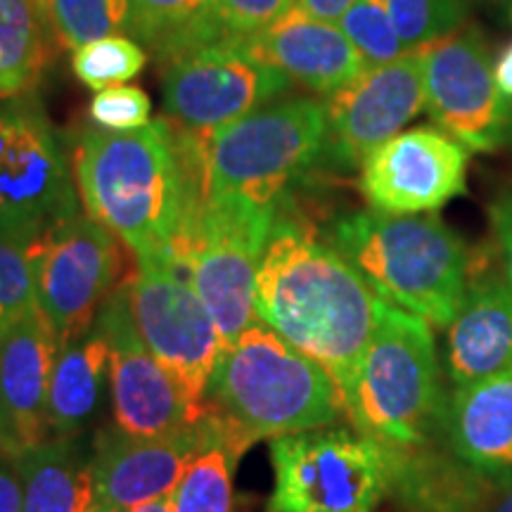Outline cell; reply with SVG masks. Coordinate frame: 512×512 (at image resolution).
Wrapping results in <instances>:
<instances>
[{
	"instance_id": "cell-15",
	"label": "cell",
	"mask_w": 512,
	"mask_h": 512,
	"mask_svg": "<svg viewBox=\"0 0 512 512\" xmlns=\"http://www.w3.org/2000/svg\"><path fill=\"white\" fill-rule=\"evenodd\" d=\"M219 444L228 441L211 415L159 437H133L119 427L102 432L93 446V505L102 512H128L174 494L192 460Z\"/></svg>"
},
{
	"instance_id": "cell-42",
	"label": "cell",
	"mask_w": 512,
	"mask_h": 512,
	"mask_svg": "<svg viewBox=\"0 0 512 512\" xmlns=\"http://www.w3.org/2000/svg\"><path fill=\"white\" fill-rule=\"evenodd\" d=\"M86 512H102V510H100V508H95V505H91V508H88Z\"/></svg>"
},
{
	"instance_id": "cell-39",
	"label": "cell",
	"mask_w": 512,
	"mask_h": 512,
	"mask_svg": "<svg viewBox=\"0 0 512 512\" xmlns=\"http://www.w3.org/2000/svg\"><path fill=\"white\" fill-rule=\"evenodd\" d=\"M503 496L498 498L491 512H512V482L508 486H503Z\"/></svg>"
},
{
	"instance_id": "cell-33",
	"label": "cell",
	"mask_w": 512,
	"mask_h": 512,
	"mask_svg": "<svg viewBox=\"0 0 512 512\" xmlns=\"http://www.w3.org/2000/svg\"><path fill=\"white\" fill-rule=\"evenodd\" d=\"M88 112H91L95 124L105 131H136V128L150 124L152 102L143 88L114 86L95 93Z\"/></svg>"
},
{
	"instance_id": "cell-20",
	"label": "cell",
	"mask_w": 512,
	"mask_h": 512,
	"mask_svg": "<svg viewBox=\"0 0 512 512\" xmlns=\"http://www.w3.org/2000/svg\"><path fill=\"white\" fill-rule=\"evenodd\" d=\"M441 432L460 463L489 479L512 482V370L446 396Z\"/></svg>"
},
{
	"instance_id": "cell-22",
	"label": "cell",
	"mask_w": 512,
	"mask_h": 512,
	"mask_svg": "<svg viewBox=\"0 0 512 512\" xmlns=\"http://www.w3.org/2000/svg\"><path fill=\"white\" fill-rule=\"evenodd\" d=\"M110 384V347L95 328L60 344L48 389V422L53 437H79L98 418Z\"/></svg>"
},
{
	"instance_id": "cell-11",
	"label": "cell",
	"mask_w": 512,
	"mask_h": 512,
	"mask_svg": "<svg viewBox=\"0 0 512 512\" xmlns=\"http://www.w3.org/2000/svg\"><path fill=\"white\" fill-rule=\"evenodd\" d=\"M117 240L91 216L76 214L29 245L36 302L60 344L91 332L102 304L119 287L124 256Z\"/></svg>"
},
{
	"instance_id": "cell-8",
	"label": "cell",
	"mask_w": 512,
	"mask_h": 512,
	"mask_svg": "<svg viewBox=\"0 0 512 512\" xmlns=\"http://www.w3.org/2000/svg\"><path fill=\"white\" fill-rule=\"evenodd\" d=\"M278 209L209 202L178 240L174 259L207 306L223 349L256 323L254 290Z\"/></svg>"
},
{
	"instance_id": "cell-13",
	"label": "cell",
	"mask_w": 512,
	"mask_h": 512,
	"mask_svg": "<svg viewBox=\"0 0 512 512\" xmlns=\"http://www.w3.org/2000/svg\"><path fill=\"white\" fill-rule=\"evenodd\" d=\"M418 50L425 107L448 136L472 152L512 147V98L498 86L482 38L463 31Z\"/></svg>"
},
{
	"instance_id": "cell-1",
	"label": "cell",
	"mask_w": 512,
	"mask_h": 512,
	"mask_svg": "<svg viewBox=\"0 0 512 512\" xmlns=\"http://www.w3.org/2000/svg\"><path fill=\"white\" fill-rule=\"evenodd\" d=\"M384 299L313 228L275 216L259 271L256 318L328 370L342 406L380 323Z\"/></svg>"
},
{
	"instance_id": "cell-23",
	"label": "cell",
	"mask_w": 512,
	"mask_h": 512,
	"mask_svg": "<svg viewBox=\"0 0 512 512\" xmlns=\"http://www.w3.org/2000/svg\"><path fill=\"white\" fill-rule=\"evenodd\" d=\"M22 512H86L95 501L93 453L79 437H53L15 460Z\"/></svg>"
},
{
	"instance_id": "cell-34",
	"label": "cell",
	"mask_w": 512,
	"mask_h": 512,
	"mask_svg": "<svg viewBox=\"0 0 512 512\" xmlns=\"http://www.w3.org/2000/svg\"><path fill=\"white\" fill-rule=\"evenodd\" d=\"M491 223H494L503 278L512 292V192L491 207Z\"/></svg>"
},
{
	"instance_id": "cell-19",
	"label": "cell",
	"mask_w": 512,
	"mask_h": 512,
	"mask_svg": "<svg viewBox=\"0 0 512 512\" xmlns=\"http://www.w3.org/2000/svg\"><path fill=\"white\" fill-rule=\"evenodd\" d=\"M245 46L256 60L313 93H335L368 67L339 24L297 10H287Z\"/></svg>"
},
{
	"instance_id": "cell-17",
	"label": "cell",
	"mask_w": 512,
	"mask_h": 512,
	"mask_svg": "<svg viewBox=\"0 0 512 512\" xmlns=\"http://www.w3.org/2000/svg\"><path fill=\"white\" fill-rule=\"evenodd\" d=\"M465 176V147L448 133L420 126L389 138L363 159L361 192L380 214H432L463 195Z\"/></svg>"
},
{
	"instance_id": "cell-6",
	"label": "cell",
	"mask_w": 512,
	"mask_h": 512,
	"mask_svg": "<svg viewBox=\"0 0 512 512\" xmlns=\"http://www.w3.org/2000/svg\"><path fill=\"white\" fill-rule=\"evenodd\" d=\"M325 105L292 98L249 112L202 140L204 204L278 209L285 190L323 155Z\"/></svg>"
},
{
	"instance_id": "cell-35",
	"label": "cell",
	"mask_w": 512,
	"mask_h": 512,
	"mask_svg": "<svg viewBox=\"0 0 512 512\" xmlns=\"http://www.w3.org/2000/svg\"><path fill=\"white\" fill-rule=\"evenodd\" d=\"M354 3L356 0H292L290 10H297L313 19H323V22H339Z\"/></svg>"
},
{
	"instance_id": "cell-25",
	"label": "cell",
	"mask_w": 512,
	"mask_h": 512,
	"mask_svg": "<svg viewBox=\"0 0 512 512\" xmlns=\"http://www.w3.org/2000/svg\"><path fill=\"white\" fill-rule=\"evenodd\" d=\"M216 0H131V31L166 64L190 50L214 46L211 12Z\"/></svg>"
},
{
	"instance_id": "cell-12",
	"label": "cell",
	"mask_w": 512,
	"mask_h": 512,
	"mask_svg": "<svg viewBox=\"0 0 512 512\" xmlns=\"http://www.w3.org/2000/svg\"><path fill=\"white\" fill-rule=\"evenodd\" d=\"M290 79L249 53L245 43H214L166 62L162 95L171 124L209 138L290 88Z\"/></svg>"
},
{
	"instance_id": "cell-14",
	"label": "cell",
	"mask_w": 512,
	"mask_h": 512,
	"mask_svg": "<svg viewBox=\"0 0 512 512\" xmlns=\"http://www.w3.org/2000/svg\"><path fill=\"white\" fill-rule=\"evenodd\" d=\"M110 347L114 425L133 437H159L197 425L209 408L195 406L140 337L126 283L110 294L95 318Z\"/></svg>"
},
{
	"instance_id": "cell-28",
	"label": "cell",
	"mask_w": 512,
	"mask_h": 512,
	"mask_svg": "<svg viewBox=\"0 0 512 512\" xmlns=\"http://www.w3.org/2000/svg\"><path fill=\"white\" fill-rule=\"evenodd\" d=\"M147 62L145 50L128 36H107L88 43L72 55V69L83 86L93 91L126 83L143 72Z\"/></svg>"
},
{
	"instance_id": "cell-10",
	"label": "cell",
	"mask_w": 512,
	"mask_h": 512,
	"mask_svg": "<svg viewBox=\"0 0 512 512\" xmlns=\"http://www.w3.org/2000/svg\"><path fill=\"white\" fill-rule=\"evenodd\" d=\"M128 304L147 349L169 370L195 406L223 351L221 332L176 259H140L126 280Z\"/></svg>"
},
{
	"instance_id": "cell-24",
	"label": "cell",
	"mask_w": 512,
	"mask_h": 512,
	"mask_svg": "<svg viewBox=\"0 0 512 512\" xmlns=\"http://www.w3.org/2000/svg\"><path fill=\"white\" fill-rule=\"evenodd\" d=\"M48 19L36 0H0V100L34 91L48 64Z\"/></svg>"
},
{
	"instance_id": "cell-4",
	"label": "cell",
	"mask_w": 512,
	"mask_h": 512,
	"mask_svg": "<svg viewBox=\"0 0 512 512\" xmlns=\"http://www.w3.org/2000/svg\"><path fill=\"white\" fill-rule=\"evenodd\" d=\"M330 245L380 299L434 328H448L463 306L470 278L467 249L439 216L349 214L335 221Z\"/></svg>"
},
{
	"instance_id": "cell-16",
	"label": "cell",
	"mask_w": 512,
	"mask_h": 512,
	"mask_svg": "<svg viewBox=\"0 0 512 512\" xmlns=\"http://www.w3.org/2000/svg\"><path fill=\"white\" fill-rule=\"evenodd\" d=\"M325 105L323 152L339 166L363 164L370 152L399 136L425 110L420 50L401 60L366 67L349 86L330 93Z\"/></svg>"
},
{
	"instance_id": "cell-31",
	"label": "cell",
	"mask_w": 512,
	"mask_h": 512,
	"mask_svg": "<svg viewBox=\"0 0 512 512\" xmlns=\"http://www.w3.org/2000/svg\"><path fill=\"white\" fill-rule=\"evenodd\" d=\"M36 280L29 247L0 240V335L34 309Z\"/></svg>"
},
{
	"instance_id": "cell-41",
	"label": "cell",
	"mask_w": 512,
	"mask_h": 512,
	"mask_svg": "<svg viewBox=\"0 0 512 512\" xmlns=\"http://www.w3.org/2000/svg\"><path fill=\"white\" fill-rule=\"evenodd\" d=\"M36 5H38V8H41V12H43V5H46V0H36Z\"/></svg>"
},
{
	"instance_id": "cell-21",
	"label": "cell",
	"mask_w": 512,
	"mask_h": 512,
	"mask_svg": "<svg viewBox=\"0 0 512 512\" xmlns=\"http://www.w3.org/2000/svg\"><path fill=\"white\" fill-rule=\"evenodd\" d=\"M446 330V373L453 387L512 370V292L503 273L482 268L470 275L463 306Z\"/></svg>"
},
{
	"instance_id": "cell-7",
	"label": "cell",
	"mask_w": 512,
	"mask_h": 512,
	"mask_svg": "<svg viewBox=\"0 0 512 512\" xmlns=\"http://www.w3.org/2000/svg\"><path fill=\"white\" fill-rule=\"evenodd\" d=\"M271 460L266 512H375L394 489L396 448L342 427L273 439Z\"/></svg>"
},
{
	"instance_id": "cell-5",
	"label": "cell",
	"mask_w": 512,
	"mask_h": 512,
	"mask_svg": "<svg viewBox=\"0 0 512 512\" xmlns=\"http://www.w3.org/2000/svg\"><path fill=\"white\" fill-rule=\"evenodd\" d=\"M444 408L432 325L384 304L358 363L344 415L366 437L392 448H415L441 430Z\"/></svg>"
},
{
	"instance_id": "cell-30",
	"label": "cell",
	"mask_w": 512,
	"mask_h": 512,
	"mask_svg": "<svg viewBox=\"0 0 512 512\" xmlns=\"http://www.w3.org/2000/svg\"><path fill=\"white\" fill-rule=\"evenodd\" d=\"M384 5L408 50L453 34L465 15L463 0H384Z\"/></svg>"
},
{
	"instance_id": "cell-18",
	"label": "cell",
	"mask_w": 512,
	"mask_h": 512,
	"mask_svg": "<svg viewBox=\"0 0 512 512\" xmlns=\"http://www.w3.org/2000/svg\"><path fill=\"white\" fill-rule=\"evenodd\" d=\"M60 337L34 306L0 335V420L15 458L53 439L48 422V389Z\"/></svg>"
},
{
	"instance_id": "cell-9",
	"label": "cell",
	"mask_w": 512,
	"mask_h": 512,
	"mask_svg": "<svg viewBox=\"0 0 512 512\" xmlns=\"http://www.w3.org/2000/svg\"><path fill=\"white\" fill-rule=\"evenodd\" d=\"M76 214L67 155L43 107L0 100V240L29 247Z\"/></svg>"
},
{
	"instance_id": "cell-2",
	"label": "cell",
	"mask_w": 512,
	"mask_h": 512,
	"mask_svg": "<svg viewBox=\"0 0 512 512\" xmlns=\"http://www.w3.org/2000/svg\"><path fill=\"white\" fill-rule=\"evenodd\" d=\"M74 178L88 216L138 261L174 259L204 204L200 147L164 119L136 131H86L74 152Z\"/></svg>"
},
{
	"instance_id": "cell-32",
	"label": "cell",
	"mask_w": 512,
	"mask_h": 512,
	"mask_svg": "<svg viewBox=\"0 0 512 512\" xmlns=\"http://www.w3.org/2000/svg\"><path fill=\"white\" fill-rule=\"evenodd\" d=\"M292 0H216L211 12L219 43H247L290 10Z\"/></svg>"
},
{
	"instance_id": "cell-29",
	"label": "cell",
	"mask_w": 512,
	"mask_h": 512,
	"mask_svg": "<svg viewBox=\"0 0 512 512\" xmlns=\"http://www.w3.org/2000/svg\"><path fill=\"white\" fill-rule=\"evenodd\" d=\"M339 29L368 67H380L413 53L403 46L384 0H356L339 19Z\"/></svg>"
},
{
	"instance_id": "cell-36",
	"label": "cell",
	"mask_w": 512,
	"mask_h": 512,
	"mask_svg": "<svg viewBox=\"0 0 512 512\" xmlns=\"http://www.w3.org/2000/svg\"><path fill=\"white\" fill-rule=\"evenodd\" d=\"M0 512H22V484L17 470L0 465Z\"/></svg>"
},
{
	"instance_id": "cell-3",
	"label": "cell",
	"mask_w": 512,
	"mask_h": 512,
	"mask_svg": "<svg viewBox=\"0 0 512 512\" xmlns=\"http://www.w3.org/2000/svg\"><path fill=\"white\" fill-rule=\"evenodd\" d=\"M204 403L238 458L256 441L332 427L344 415L328 370L264 323L221 351Z\"/></svg>"
},
{
	"instance_id": "cell-26",
	"label": "cell",
	"mask_w": 512,
	"mask_h": 512,
	"mask_svg": "<svg viewBox=\"0 0 512 512\" xmlns=\"http://www.w3.org/2000/svg\"><path fill=\"white\" fill-rule=\"evenodd\" d=\"M43 15L67 50L131 31V0H46Z\"/></svg>"
},
{
	"instance_id": "cell-27",
	"label": "cell",
	"mask_w": 512,
	"mask_h": 512,
	"mask_svg": "<svg viewBox=\"0 0 512 512\" xmlns=\"http://www.w3.org/2000/svg\"><path fill=\"white\" fill-rule=\"evenodd\" d=\"M238 460L226 444L211 446L192 460L171 494L174 512H233V472Z\"/></svg>"
},
{
	"instance_id": "cell-37",
	"label": "cell",
	"mask_w": 512,
	"mask_h": 512,
	"mask_svg": "<svg viewBox=\"0 0 512 512\" xmlns=\"http://www.w3.org/2000/svg\"><path fill=\"white\" fill-rule=\"evenodd\" d=\"M494 74H496L498 86H501V91L512 98V46L501 55V60H498Z\"/></svg>"
},
{
	"instance_id": "cell-40",
	"label": "cell",
	"mask_w": 512,
	"mask_h": 512,
	"mask_svg": "<svg viewBox=\"0 0 512 512\" xmlns=\"http://www.w3.org/2000/svg\"><path fill=\"white\" fill-rule=\"evenodd\" d=\"M0 456L15 460V451H12V444L8 439V432H5V427H3V420H0Z\"/></svg>"
},
{
	"instance_id": "cell-38",
	"label": "cell",
	"mask_w": 512,
	"mask_h": 512,
	"mask_svg": "<svg viewBox=\"0 0 512 512\" xmlns=\"http://www.w3.org/2000/svg\"><path fill=\"white\" fill-rule=\"evenodd\" d=\"M128 512H174V498H171V494L155 498V501L136 505V508H131Z\"/></svg>"
}]
</instances>
